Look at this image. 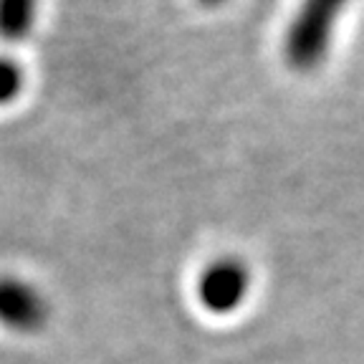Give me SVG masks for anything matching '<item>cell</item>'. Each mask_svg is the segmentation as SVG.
Listing matches in <instances>:
<instances>
[{
	"mask_svg": "<svg viewBox=\"0 0 364 364\" xmlns=\"http://www.w3.org/2000/svg\"><path fill=\"white\" fill-rule=\"evenodd\" d=\"M48 321V301L28 281L0 276V326L16 334H36Z\"/></svg>",
	"mask_w": 364,
	"mask_h": 364,
	"instance_id": "7a4b0ae2",
	"label": "cell"
},
{
	"mask_svg": "<svg viewBox=\"0 0 364 364\" xmlns=\"http://www.w3.org/2000/svg\"><path fill=\"white\" fill-rule=\"evenodd\" d=\"M200 6H208V8H215V6H223L225 0H198Z\"/></svg>",
	"mask_w": 364,
	"mask_h": 364,
	"instance_id": "8992f818",
	"label": "cell"
},
{
	"mask_svg": "<svg viewBox=\"0 0 364 364\" xmlns=\"http://www.w3.org/2000/svg\"><path fill=\"white\" fill-rule=\"evenodd\" d=\"M250 289L248 268L235 258H220L200 273L198 301L210 314H233Z\"/></svg>",
	"mask_w": 364,
	"mask_h": 364,
	"instance_id": "3957f363",
	"label": "cell"
},
{
	"mask_svg": "<svg viewBox=\"0 0 364 364\" xmlns=\"http://www.w3.org/2000/svg\"><path fill=\"white\" fill-rule=\"evenodd\" d=\"M38 0H0V41L23 43L36 26Z\"/></svg>",
	"mask_w": 364,
	"mask_h": 364,
	"instance_id": "277c9868",
	"label": "cell"
},
{
	"mask_svg": "<svg viewBox=\"0 0 364 364\" xmlns=\"http://www.w3.org/2000/svg\"><path fill=\"white\" fill-rule=\"evenodd\" d=\"M23 91V68L11 56H0V107L13 104Z\"/></svg>",
	"mask_w": 364,
	"mask_h": 364,
	"instance_id": "5b68a950",
	"label": "cell"
},
{
	"mask_svg": "<svg viewBox=\"0 0 364 364\" xmlns=\"http://www.w3.org/2000/svg\"><path fill=\"white\" fill-rule=\"evenodd\" d=\"M349 0H304L286 33V61L299 71H311L329 53L336 18Z\"/></svg>",
	"mask_w": 364,
	"mask_h": 364,
	"instance_id": "6da1fadb",
	"label": "cell"
}]
</instances>
